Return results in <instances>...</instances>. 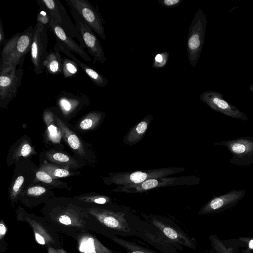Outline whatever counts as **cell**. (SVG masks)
Returning <instances> with one entry per match:
<instances>
[{"mask_svg":"<svg viewBox=\"0 0 253 253\" xmlns=\"http://www.w3.org/2000/svg\"><path fill=\"white\" fill-rule=\"evenodd\" d=\"M53 117L55 123L60 130L63 138L77 157H80L82 160L86 159L87 153L82 141L56 115L54 114Z\"/></svg>","mask_w":253,"mask_h":253,"instance_id":"d6986e66","label":"cell"},{"mask_svg":"<svg viewBox=\"0 0 253 253\" xmlns=\"http://www.w3.org/2000/svg\"><path fill=\"white\" fill-rule=\"evenodd\" d=\"M182 0H158V3L167 8H172L179 5Z\"/></svg>","mask_w":253,"mask_h":253,"instance_id":"74e56055","label":"cell"},{"mask_svg":"<svg viewBox=\"0 0 253 253\" xmlns=\"http://www.w3.org/2000/svg\"><path fill=\"white\" fill-rule=\"evenodd\" d=\"M249 247L250 249H253V240L250 241L249 243Z\"/></svg>","mask_w":253,"mask_h":253,"instance_id":"60d3db41","label":"cell"},{"mask_svg":"<svg viewBox=\"0 0 253 253\" xmlns=\"http://www.w3.org/2000/svg\"><path fill=\"white\" fill-rule=\"evenodd\" d=\"M39 6L46 9L51 16L72 38L76 39L83 47H85L83 40L76 26L72 22L69 15L60 1L58 0H37Z\"/></svg>","mask_w":253,"mask_h":253,"instance_id":"30bf717a","label":"cell"},{"mask_svg":"<svg viewBox=\"0 0 253 253\" xmlns=\"http://www.w3.org/2000/svg\"><path fill=\"white\" fill-rule=\"evenodd\" d=\"M40 11L37 15V23L42 24L49 29L51 16L47 10L43 8Z\"/></svg>","mask_w":253,"mask_h":253,"instance_id":"d590c367","label":"cell"},{"mask_svg":"<svg viewBox=\"0 0 253 253\" xmlns=\"http://www.w3.org/2000/svg\"><path fill=\"white\" fill-rule=\"evenodd\" d=\"M57 104L66 117L72 116L86 107L90 103L88 97L82 92L62 91L56 97Z\"/></svg>","mask_w":253,"mask_h":253,"instance_id":"9a60e30c","label":"cell"},{"mask_svg":"<svg viewBox=\"0 0 253 253\" xmlns=\"http://www.w3.org/2000/svg\"><path fill=\"white\" fill-rule=\"evenodd\" d=\"M17 221L26 223L32 229L35 241L47 249L61 248L58 231L44 217L27 212L22 207L15 210Z\"/></svg>","mask_w":253,"mask_h":253,"instance_id":"277c9868","label":"cell"},{"mask_svg":"<svg viewBox=\"0 0 253 253\" xmlns=\"http://www.w3.org/2000/svg\"><path fill=\"white\" fill-rule=\"evenodd\" d=\"M81 16L87 25L101 38L106 40L104 21L97 7L86 0H65Z\"/></svg>","mask_w":253,"mask_h":253,"instance_id":"4fadbf2b","label":"cell"},{"mask_svg":"<svg viewBox=\"0 0 253 253\" xmlns=\"http://www.w3.org/2000/svg\"><path fill=\"white\" fill-rule=\"evenodd\" d=\"M7 229L3 219L0 222V253H2L7 249L8 245L4 239Z\"/></svg>","mask_w":253,"mask_h":253,"instance_id":"8d00e7d4","label":"cell"},{"mask_svg":"<svg viewBox=\"0 0 253 253\" xmlns=\"http://www.w3.org/2000/svg\"><path fill=\"white\" fill-rule=\"evenodd\" d=\"M62 62L59 52L50 50L43 62V68L50 75H58L62 73Z\"/></svg>","mask_w":253,"mask_h":253,"instance_id":"4316f807","label":"cell"},{"mask_svg":"<svg viewBox=\"0 0 253 253\" xmlns=\"http://www.w3.org/2000/svg\"><path fill=\"white\" fill-rule=\"evenodd\" d=\"M47 29L45 26L38 23L34 27L30 52L31 61L36 75L42 73L43 64L49 52L47 51L48 38Z\"/></svg>","mask_w":253,"mask_h":253,"instance_id":"7c38bea8","label":"cell"},{"mask_svg":"<svg viewBox=\"0 0 253 253\" xmlns=\"http://www.w3.org/2000/svg\"><path fill=\"white\" fill-rule=\"evenodd\" d=\"M75 240L79 253H115V251L105 246L91 232L81 233Z\"/></svg>","mask_w":253,"mask_h":253,"instance_id":"ac0fdd59","label":"cell"},{"mask_svg":"<svg viewBox=\"0 0 253 253\" xmlns=\"http://www.w3.org/2000/svg\"><path fill=\"white\" fill-rule=\"evenodd\" d=\"M72 199L84 208H107L105 205L111 203V198L107 196L93 193H85L74 196Z\"/></svg>","mask_w":253,"mask_h":253,"instance_id":"7402d4cb","label":"cell"},{"mask_svg":"<svg viewBox=\"0 0 253 253\" xmlns=\"http://www.w3.org/2000/svg\"><path fill=\"white\" fill-rule=\"evenodd\" d=\"M204 101L208 103L213 108H216L225 115L237 119L247 121L248 118L243 113L239 112L237 110L232 109L231 107L225 101L218 97L210 98L205 95L202 97Z\"/></svg>","mask_w":253,"mask_h":253,"instance_id":"cb8c5ba5","label":"cell"},{"mask_svg":"<svg viewBox=\"0 0 253 253\" xmlns=\"http://www.w3.org/2000/svg\"><path fill=\"white\" fill-rule=\"evenodd\" d=\"M106 237L109 238L116 243L124 248L126 253H157L149 249L142 247L133 241H129L119 237L117 235H110ZM115 253H124L115 251Z\"/></svg>","mask_w":253,"mask_h":253,"instance_id":"f1b7e54d","label":"cell"},{"mask_svg":"<svg viewBox=\"0 0 253 253\" xmlns=\"http://www.w3.org/2000/svg\"><path fill=\"white\" fill-rule=\"evenodd\" d=\"M91 218L95 232L106 237L110 235L128 234L130 228L125 213L109 208H84Z\"/></svg>","mask_w":253,"mask_h":253,"instance_id":"3957f363","label":"cell"},{"mask_svg":"<svg viewBox=\"0 0 253 253\" xmlns=\"http://www.w3.org/2000/svg\"><path fill=\"white\" fill-rule=\"evenodd\" d=\"M184 170L183 168H167L120 172L110 176L109 180L111 183L118 185L138 184L150 179L165 177Z\"/></svg>","mask_w":253,"mask_h":253,"instance_id":"52a82bcc","label":"cell"},{"mask_svg":"<svg viewBox=\"0 0 253 253\" xmlns=\"http://www.w3.org/2000/svg\"><path fill=\"white\" fill-rule=\"evenodd\" d=\"M49 30L55 35L56 38L62 42L71 52L78 54L84 60L90 62L91 57L87 54L80 44L70 37L51 17Z\"/></svg>","mask_w":253,"mask_h":253,"instance_id":"ffe728a7","label":"cell"},{"mask_svg":"<svg viewBox=\"0 0 253 253\" xmlns=\"http://www.w3.org/2000/svg\"><path fill=\"white\" fill-rule=\"evenodd\" d=\"M215 146L226 147L232 155L229 163L237 166L253 165V138L240 137L227 140L216 142Z\"/></svg>","mask_w":253,"mask_h":253,"instance_id":"8992f818","label":"cell"},{"mask_svg":"<svg viewBox=\"0 0 253 253\" xmlns=\"http://www.w3.org/2000/svg\"><path fill=\"white\" fill-rule=\"evenodd\" d=\"M198 11L189 26L187 38V56L190 65L195 67L198 59L202 43L203 22Z\"/></svg>","mask_w":253,"mask_h":253,"instance_id":"5bb4252c","label":"cell"},{"mask_svg":"<svg viewBox=\"0 0 253 253\" xmlns=\"http://www.w3.org/2000/svg\"><path fill=\"white\" fill-rule=\"evenodd\" d=\"M53 115L51 110L46 108L43 111V119L46 126L47 139L53 144H59L63 136L55 123Z\"/></svg>","mask_w":253,"mask_h":253,"instance_id":"d4e9b609","label":"cell"},{"mask_svg":"<svg viewBox=\"0 0 253 253\" xmlns=\"http://www.w3.org/2000/svg\"><path fill=\"white\" fill-rule=\"evenodd\" d=\"M152 120V116L151 114L147 115L125 136L123 139L124 143L128 145H134L138 143L144 137Z\"/></svg>","mask_w":253,"mask_h":253,"instance_id":"603a6c76","label":"cell"},{"mask_svg":"<svg viewBox=\"0 0 253 253\" xmlns=\"http://www.w3.org/2000/svg\"><path fill=\"white\" fill-rule=\"evenodd\" d=\"M79 66L71 59L65 58L63 59L62 73L66 78L74 77L79 72Z\"/></svg>","mask_w":253,"mask_h":253,"instance_id":"836d02e7","label":"cell"},{"mask_svg":"<svg viewBox=\"0 0 253 253\" xmlns=\"http://www.w3.org/2000/svg\"><path fill=\"white\" fill-rule=\"evenodd\" d=\"M35 154V151L32 145L27 140L21 141L17 145L11 155V161L16 162L20 157H28Z\"/></svg>","mask_w":253,"mask_h":253,"instance_id":"d6a6232c","label":"cell"},{"mask_svg":"<svg viewBox=\"0 0 253 253\" xmlns=\"http://www.w3.org/2000/svg\"><path fill=\"white\" fill-rule=\"evenodd\" d=\"M34 28L29 26L6 40L1 48L0 70L23 66L26 55L31 50Z\"/></svg>","mask_w":253,"mask_h":253,"instance_id":"7a4b0ae2","label":"cell"},{"mask_svg":"<svg viewBox=\"0 0 253 253\" xmlns=\"http://www.w3.org/2000/svg\"><path fill=\"white\" fill-rule=\"evenodd\" d=\"M5 34L4 32V29L3 24L1 19L0 20V46L2 47V46L3 45L5 42Z\"/></svg>","mask_w":253,"mask_h":253,"instance_id":"f35d334b","label":"cell"},{"mask_svg":"<svg viewBox=\"0 0 253 253\" xmlns=\"http://www.w3.org/2000/svg\"><path fill=\"white\" fill-rule=\"evenodd\" d=\"M200 182L199 178L195 176L178 177H162L146 180L138 184L122 185L114 191H121L127 193L144 192L154 188L178 185L197 184Z\"/></svg>","mask_w":253,"mask_h":253,"instance_id":"9c48e42d","label":"cell"},{"mask_svg":"<svg viewBox=\"0 0 253 253\" xmlns=\"http://www.w3.org/2000/svg\"><path fill=\"white\" fill-rule=\"evenodd\" d=\"M54 50L57 51H61L66 55L73 60L82 69L90 78L92 82L98 87H105L108 84V79L100 74L92 67L81 62L74 54L69 48L59 39L56 38V43L54 45Z\"/></svg>","mask_w":253,"mask_h":253,"instance_id":"e0dca14e","label":"cell"},{"mask_svg":"<svg viewBox=\"0 0 253 253\" xmlns=\"http://www.w3.org/2000/svg\"><path fill=\"white\" fill-rule=\"evenodd\" d=\"M169 57L168 51H163L157 54L154 59L152 67L156 69L164 68L167 64Z\"/></svg>","mask_w":253,"mask_h":253,"instance_id":"e575fe53","label":"cell"},{"mask_svg":"<svg viewBox=\"0 0 253 253\" xmlns=\"http://www.w3.org/2000/svg\"><path fill=\"white\" fill-rule=\"evenodd\" d=\"M45 156L48 161L70 170L74 171L84 166L79 159L60 151L49 150L45 152Z\"/></svg>","mask_w":253,"mask_h":253,"instance_id":"44dd1931","label":"cell"},{"mask_svg":"<svg viewBox=\"0 0 253 253\" xmlns=\"http://www.w3.org/2000/svg\"><path fill=\"white\" fill-rule=\"evenodd\" d=\"M38 181L43 182L44 184L51 188H65L70 190L67 183L57 179H54L46 172L39 169L35 173V178L33 183Z\"/></svg>","mask_w":253,"mask_h":253,"instance_id":"4dcf8cb0","label":"cell"},{"mask_svg":"<svg viewBox=\"0 0 253 253\" xmlns=\"http://www.w3.org/2000/svg\"><path fill=\"white\" fill-rule=\"evenodd\" d=\"M105 113L100 111H92L85 115L81 120L79 127L82 130L95 128L102 121Z\"/></svg>","mask_w":253,"mask_h":253,"instance_id":"f546056e","label":"cell"},{"mask_svg":"<svg viewBox=\"0 0 253 253\" xmlns=\"http://www.w3.org/2000/svg\"><path fill=\"white\" fill-rule=\"evenodd\" d=\"M41 211L55 229L74 239L83 232H95L87 211L72 198L55 196L44 204Z\"/></svg>","mask_w":253,"mask_h":253,"instance_id":"6da1fadb","label":"cell"},{"mask_svg":"<svg viewBox=\"0 0 253 253\" xmlns=\"http://www.w3.org/2000/svg\"><path fill=\"white\" fill-rule=\"evenodd\" d=\"M39 170L46 172L54 179L78 175L80 174V171L70 170L57 165L46 162L40 165Z\"/></svg>","mask_w":253,"mask_h":253,"instance_id":"83f0119b","label":"cell"},{"mask_svg":"<svg viewBox=\"0 0 253 253\" xmlns=\"http://www.w3.org/2000/svg\"><path fill=\"white\" fill-rule=\"evenodd\" d=\"M67 5L85 47L87 48V52L92 56L93 63L99 62L104 64L106 60L105 53L95 32L72 6Z\"/></svg>","mask_w":253,"mask_h":253,"instance_id":"5b68a950","label":"cell"},{"mask_svg":"<svg viewBox=\"0 0 253 253\" xmlns=\"http://www.w3.org/2000/svg\"><path fill=\"white\" fill-rule=\"evenodd\" d=\"M54 197L51 187L45 184H36L25 189L18 201L26 207L32 209L42 203L45 204Z\"/></svg>","mask_w":253,"mask_h":253,"instance_id":"2e32d148","label":"cell"},{"mask_svg":"<svg viewBox=\"0 0 253 253\" xmlns=\"http://www.w3.org/2000/svg\"><path fill=\"white\" fill-rule=\"evenodd\" d=\"M245 193V189L232 190L224 195L215 197L206 206L205 210H217L227 203H233L241 199Z\"/></svg>","mask_w":253,"mask_h":253,"instance_id":"484cf974","label":"cell"},{"mask_svg":"<svg viewBox=\"0 0 253 253\" xmlns=\"http://www.w3.org/2000/svg\"><path fill=\"white\" fill-rule=\"evenodd\" d=\"M47 253H67L62 248H49L47 249Z\"/></svg>","mask_w":253,"mask_h":253,"instance_id":"ab89813d","label":"cell"},{"mask_svg":"<svg viewBox=\"0 0 253 253\" xmlns=\"http://www.w3.org/2000/svg\"><path fill=\"white\" fill-rule=\"evenodd\" d=\"M23 74V66L8 67L0 70L1 108L7 107L9 102L16 96L21 84Z\"/></svg>","mask_w":253,"mask_h":253,"instance_id":"ba28073f","label":"cell"},{"mask_svg":"<svg viewBox=\"0 0 253 253\" xmlns=\"http://www.w3.org/2000/svg\"><path fill=\"white\" fill-rule=\"evenodd\" d=\"M142 215L146 221L156 227L162 236L170 241L187 248H193L190 237L169 219L157 215Z\"/></svg>","mask_w":253,"mask_h":253,"instance_id":"8fae6325","label":"cell"},{"mask_svg":"<svg viewBox=\"0 0 253 253\" xmlns=\"http://www.w3.org/2000/svg\"><path fill=\"white\" fill-rule=\"evenodd\" d=\"M25 177L19 175L13 180L8 191L12 206L19 200V197L24 190Z\"/></svg>","mask_w":253,"mask_h":253,"instance_id":"1f68e13d","label":"cell"}]
</instances>
